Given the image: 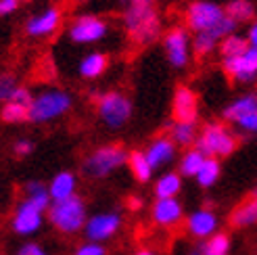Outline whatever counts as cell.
Listing matches in <instances>:
<instances>
[{"instance_id":"obj_4","label":"cell","mask_w":257,"mask_h":255,"mask_svg":"<svg viewBox=\"0 0 257 255\" xmlns=\"http://www.w3.org/2000/svg\"><path fill=\"white\" fill-rule=\"evenodd\" d=\"M100 121L111 130H119L132 117V103L121 92H92Z\"/></svg>"},{"instance_id":"obj_9","label":"cell","mask_w":257,"mask_h":255,"mask_svg":"<svg viewBox=\"0 0 257 255\" xmlns=\"http://www.w3.org/2000/svg\"><path fill=\"white\" fill-rule=\"evenodd\" d=\"M163 46H165V55H168V61H170L172 67L182 69L188 65L190 40H188V32L184 28H172V30L165 32Z\"/></svg>"},{"instance_id":"obj_36","label":"cell","mask_w":257,"mask_h":255,"mask_svg":"<svg viewBox=\"0 0 257 255\" xmlns=\"http://www.w3.org/2000/svg\"><path fill=\"white\" fill-rule=\"evenodd\" d=\"M240 130H245L249 134H257V111L255 113H249V115H245L242 119L236 121Z\"/></svg>"},{"instance_id":"obj_41","label":"cell","mask_w":257,"mask_h":255,"mask_svg":"<svg viewBox=\"0 0 257 255\" xmlns=\"http://www.w3.org/2000/svg\"><path fill=\"white\" fill-rule=\"evenodd\" d=\"M130 5H153V0H127Z\"/></svg>"},{"instance_id":"obj_31","label":"cell","mask_w":257,"mask_h":255,"mask_svg":"<svg viewBox=\"0 0 257 255\" xmlns=\"http://www.w3.org/2000/svg\"><path fill=\"white\" fill-rule=\"evenodd\" d=\"M247 48H249L247 38H240V36L232 34V36H228L226 40H222L220 53H222L224 59H232V57H238L242 53H247Z\"/></svg>"},{"instance_id":"obj_40","label":"cell","mask_w":257,"mask_h":255,"mask_svg":"<svg viewBox=\"0 0 257 255\" xmlns=\"http://www.w3.org/2000/svg\"><path fill=\"white\" fill-rule=\"evenodd\" d=\"M247 42H249V46L251 48H255L257 50V21L249 28V34H247Z\"/></svg>"},{"instance_id":"obj_44","label":"cell","mask_w":257,"mask_h":255,"mask_svg":"<svg viewBox=\"0 0 257 255\" xmlns=\"http://www.w3.org/2000/svg\"><path fill=\"white\" fill-rule=\"evenodd\" d=\"M186 255H203V251H201V247H199V249H192V251H188Z\"/></svg>"},{"instance_id":"obj_30","label":"cell","mask_w":257,"mask_h":255,"mask_svg":"<svg viewBox=\"0 0 257 255\" xmlns=\"http://www.w3.org/2000/svg\"><path fill=\"white\" fill-rule=\"evenodd\" d=\"M203 255H230V236L224 232H217L209 236L201 245Z\"/></svg>"},{"instance_id":"obj_32","label":"cell","mask_w":257,"mask_h":255,"mask_svg":"<svg viewBox=\"0 0 257 255\" xmlns=\"http://www.w3.org/2000/svg\"><path fill=\"white\" fill-rule=\"evenodd\" d=\"M28 115H30V109L23 107V105H17L9 100V103L3 105L0 109V119L5 123H21V121H28Z\"/></svg>"},{"instance_id":"obj_23","label":"cell","mask_w":257,"mask_h":255,"mask_svg":"<svg viewBox=\"0 0 257 255\" xmlns=\"http://www.w3.org/2000/svg\"><path fill=\"white\" fill-rule=\"evenodd\" d=\"M109 65V57L107 55H102V53H92V55H88L82 59L80 63V75L86 80H94L98 78V75L105 73Z\"/></svg>"},{"instance_id":"obj_19","label":"cell","mask_w":257,"mask_h":255,"mask_svg":"<svg viewBox=\"0 0 257 255\" xmlns=\"http://www.w3.org/2000/svg\"><path fill=\"white\" fill-rule=\"evenodd\" d=\"M257 111V92H249V94H242L238 96L236 100H232L224 111L222 115L226 121H238L242 119L245 115H249V113H255Z\"/></svg>"},{"instance_id":"obj_39","label":"cell","mask_w":257,"mask_h":255,"mask_svg":"<svg viewBox=\"0 0 257 255\" xmlns=\"http://www.w3.org/2000/svg\"><path fill=\"white\" fill-rule=\"evenodd\" d=\"M21 5V0H0V17H7L11 13H15Z\"/></svg>"},{"instance_id":"obj_37","label":"cell","mask_w":257,"mask_h":255,"mask_svg":"<svg viewBox=\"0 0 257 255\" xmlns=\"http://www.w3.org/2000/svg\"><path fill=\"white\" fill-rule=\"evenodd\" d=\"M13 151H15L17 157H28V155H32V153H34V143H32V140L21 138V140H17V143H15Z\"/></svg>"},{"instance_id":"obj_18","label":"cell","mask_w":257,"mask_h":255,"mask_svg":"<svg viewBox=\"0 0 257 255\" xmlns=\"http://www.w3.org/2000/svg\"><path fill=\"white\" fill-rule=\"evenodd\" d=\"M186 228H188V232L192 236H197V238L213 236L215 228H217V215L211 209H199V211L188 215Z\"/></svg>"},{"instance_id":"obj_11","label":"cell","mask_w":257,"mask_h":255,"mask_svg":"<svg viewBox=\"0 0 257 255\" xmlns=\"http://www.w3.org/2000/svg\"><path fill=\"white\" fill-rule=\"evenodd\" d=\"M105 34H107V23L94 15H82L75 19L69 28V38L75 44L98 42L105 38Z\"/></svg>"},{"instance_id":"obj_21","label":"cell","mask_w":257,"mask_h":255,"mask_svg":"<svg viewBox=\"0 0 257 255\" xmlns=\"http://www.w3.org/2000/svg\"><path fill=\"white\" fill-rule=\"evenodd\" d=\"M230 224L234 228H247V226L257 224V199L251 197L245 203H240V205L230 213Z\"/></svg>"},{"instance_id":"obj_5","label":"cell","mask_w":257,"mask_h":255,"mask_svg":"<svg viewBox=\"0 0 257 255\" xmlns=\"http://www.w3.org/2000/svg\"><path fill=\"white\" fill-rule=\"evenodd\" d=\"M73 98L65 90H46L42 94L34 96L32 105H30V115L28 121L34 123H46L53 121L71 109Z\"/></svg>"},{"instance_id":"obj_14","label":"cell","mask_w":257,"mask_h":255,"mask_svg":"<svg viewBox=\"0 0 257 255\" xmlns=\"http://www.w3.org/2000/svg\"><path fill=\"white\" fill-rule=\"evenodd\" d=\"M197 94L188 86H178L174 94V119L176 121H197Z\"/></svg>"},{"instance_id":"obj_29","label":"cell","mask_w":257,"mask_h":255,"mask_svg":"<svg viewBox=\"0 0 257 255\" xmlns=\"http://www.w3.org/2000/svg\"><path fill=\"white\" fill-rule=\"evenodd\" d=\"M25 199L32 201L34 205L42 207L44 211H48L50 201H53V199H50L48 188L42 182H28V186H25Z\"/></svg>"},{"instance_id":"obj_46","label":"cell","mask_w":257,"mask_h":255,"mask_svg":"<svg viewBox=\"0 0 257 255\" xmlns=\"http://www.w3.org/2000/svg\"><path fill=\"white\" fill-rule=\"evenodd\" d=\"M75 3H82V0H75Z\"/></svg>"},{"instance_id":"obj_3","label":"cell","mask_w":257,"mask_h":255,"mask_svg":"<svg viewBox=\"0 0 257 255\" xmlns=\"http://www.w3.org/2000/svg\"><path fill=\"white\" fill-rule=\"evenodd\" d=\"M123 163H127V151L121 145H105L92 151L82 161V172L88 178H107L115 170H119Z\"/></svg>"},{"instance_id":"obj_43","label":"cell","mask_w":257,"mask_h":255,"mask_svg":"<svg viewBox=\"0 0 257 255\" xmlns=\"http://www.w3.org/2000/svg\"><path fill=\"white\" fill-rule=\"evenodd\" d=\"M130 203H132L130 207H140V205H143V201H140V199H130Z\"/></svg>"},{"instance_id":"obj_6","label":"cell","mask_w":257,"mask_h":255,"mask_svg":"<svg viewBox=\"0 0 257 255\" xmlns=\"http://www.w3.org/2000/svg\"><path fill=\"white\" fill-rule=\"evenodd\" d=\"M236 145V136L224 123H207L201 130L195 149H199L205 157H228L234 153Z\"/></svg>"},{"instance_id":"obj_33","label":"cell","mask_w":257,"mask_h":255,"mask_svg":"<svg viewBox=\"0 0 257 255\" xmlns=\"http://www.w3.org/2000/svg\"><path fill=\"white\" fill-rule=\"evenodd\" d=\"M19 88L17 78L13 73H0V103H9Z\"/></svg>"},{"instance_id":"obj_45","label":"cell","mask_w":257,"mask_h":255,"mask_svg":"<svg viewBox=\"0 0 257 255\" xmlns=\"http://www.w3.org/2000/svg\"><path fill=\"white\" fill-rule=\"evenodd\" d=\"M251 197H255V199H257V182H255V186H253V193H251Z\"/></svg>"},{"instance_id":"obj_2","label":"cell","mask_w":257,"mask_h":255,"mask_svg":"<svg viewBox=\"0 0 257 255\" xmlns=\"http://www.w3.org/2000/svg\"><path fill=\"white\" fill-rule=\"evenodd\" d=\"M48 215V222L53 224L59 232L63 234H75L84 230L86 226V205H84V199L73 195L69 199H63V201H53L50 207L46 211Z\"/></svg>"},{"instance_id":"obj_13","label":"cell","mask_w":257,"mask_h":255,"mask_svg":"<svg viewBox=\"0 0 257 255\" xmlns=\"http://www.w3.org/2000/svg\"><path fill=\"white\" fill-rule=\"evenodd\" d=\"M119 226H121L119 213H113V211L96 213L86 222L84 234H86L88 240H92V243H100V240L111 238L115 232L119 230Z\"/></svg>"},{"instance_id":"obj_8","label":"cell","mask_w":257,"mask_h":255,"mask_svg":"<svg viewBox=\"0 0 257 255\" xmlns=\"http://www.w3.org/2000/svg\"><path fill=\"white\" fill-rule=\"evenodd\" d=\"M236 30V21H232L230 17H224L215 28L207 30V32H199L192 40V50L197 53V57H207L217 48V44H222V40H226L228 36H232Z\"/></svg>"},{"instance_id":"obj_22","label":"cell","mask_w":257,"mask_h":255,"mask_svg":"<svg viewBox=\"0 0 257 255\" xmlns=\"http://www.w3.org/2000/svg\"><path fill=\"white\" fill-rule=\"evenodd\" d=\"M170 138L178 147H190L197 143V121H174L170 128Z\"/></svg>"},{"instance_id":"obj_15","label":"cell","mask_w":257,"mask_h":255,"mask_svg":"<svg viewBox=\"0 0 257 255\" xmlns=\"http://www.w3.org/2000/svg\"><path fill=\"white\" fill-rule=\"evenodd\" d=\"M153 222L161 228H172L178 226L180 220H182V205H180L178 199H157V203L153 205Z\"/></svg>"},{"instance_id":"obj_17","label":"cell","mask_w":257,"mask_h":255,"mask_svg":"<svg viewBox=\"0 0 257 255\" xmlns=\"http://www.w3.org/2000/svg\"><path fill=\"white\" fill-rule=\"evenodd\" d=\"M145 153H147V157H149L151 168L157 170V168L168 165L170 161H174V157H176V143H174L170 136H159V138H155L149 145V149Z\"/></svg>"},{"instance_id":"obj_16","label":"cell","mask_w":257,"mask_h":255,"mask_svg":"<svg viewBox=\"0 0 257 255\" xmlns=\"http://www.w3.org/2000/svg\"><path fill=\"white\" fill-rule=\"evenodd\" d=\"M61 23V11L59 9H46L40 15H34L28 23H25V32L32 38H44L57 32Z\"/></svg>"},{"instance_id":"obj_12","label":"cell","mask_w":257,"mask_h":255,"mask_svg":"<svg viewBox=\"0 0 257 255\" xmlns=\"http://www.w3.org/2000/svg\"><path fill=\"white\" fill-rule=\"evenodd\" d=\"M224 71L234 82H240V84L253 82L257 78V50L249 46L247 53L232 59H224Z\"/></svg>"},{"instance_id":"obj_27","label":"cell","mask_w":257,"mask_h":255,"mask_svg":"<svg viewBox=\"0 0 257 255\" xmlns=\"http://www.w3.org/2000/svg\"><path fill=\"white\" fill-rule=\"evenodd\" d=\"M205 159H207V157H205L199 149L186 151L184 157H182V161H180V176H188V178L195 176V178H197V174L201 172Z\"/></svg>"},{"instance_id":"obj_20","label":"cell","mask_w":257,"mask_h":255,"mask_svg":"<svg viewBox=\"0 0 257 255\" xmlns=\"http://www.w3.org/2000/svg\"><path fill=\"white\" fill-rule=\"evenodd\" d=\"M75 186H78V178L71 172H61L57 174L48 184V193L53 201H63L75 195Z\"/></svg>"},{"instance_id":"obj_24","label":"cell","mask_w":257,"mask_h":255,"mask_svg":"<svg viewBox=\"0 0 257 255\" xmlns=\"http://www.w3.org/2000/svg\"><path fill=\"white\" fill-rule=\"evenodd\" d=\"M180 188H182V176L176 172L163 174L155 182V197L157 199H176Z\"/></svg>"},{"instance_id":"obj_42","label":"cell","mask_w":257,"mask_h":255,"mask_svg":"<svg viewBox=\"0 0 257 255\" xmlns=\"http://www.w3.org/2000/svg\"><path fill=\"white\" fill-rule=\"evenodd\" d=\"M134 255H157L155 251H151V249H140V251H136Z\"/></svg>"},{"instance_id":"obj_28","label":"cell","mask_w":257,"mask_h":255,"mask_svg":"<svg viewBox=\"0 0 257 255\" xmlns=\"http://www.w3.org/2000/svg\"><path fill=\"white\" fill-rule=\"evenodd\" d=\"M220 174H222L220 161H217L215 157H207V159H205V163H203L201 172L197 174V182H199V186H203V188H209V186H213V184L217 182Z\"/></svg>"},{"instance_id":"obj_10","label":"cell","mask_w":257,"mask_h":255,"mask_svg":"<svg viewBox=\"0 0 257 255\" xmlns=\"http://www.w3.org/2000/svg\"><path fill=\"white\" fill-rule=\"evenodd\" d=\"M44 209L34 205L32 201L23 199L15 213H13V230L21 236H28V234H34L36 230H40V226L44 222Z\"/></svg>"},{"instance_id":"obj_34","label":"cell","mask_w":257,"mask_h":255,"mask_svg":"<svg viewBox=\"0 0 257 255\" xmlns=\"http://www.w3.org/2000/svg\"><path fill=\"white\" fill-rule=\"evenodd\" d=\"M105 247L98 245V243H92V240H86L84 245H80L78 249H75L73 255H105Z\"/></svg>"},{"instance_id":"obj_26","label":"cell","mask_w":257,"mask_h":255,"mask_svg":"<svg viewBox=\"0 0 257 255\" xmlns=\"http://www.w3.org/2000/svg\"><path fill=\"white\" fill-rule=\"evenodd\" d=\"M224 11H226V17H230L236 23H245L255 17V7L249 0H230Z\"/></svg>"},{"instance_id":"obj_25","label":"cell","mask_w":257,"mask_h":255,"mask_svg":"<svg viewBox=\"0 0 257 255\" xmlns=\"http://www.w3.org/2000/svg\"><path fill=\"white\" fill-rule=\"evenodd\" d=\"M127 165L132 170V176L136 178L138 182H149L151 176H153V168L149 163V157L145 151H132L127 155Z\"/></svg>"},{"instance_id":"obj_35","label":"cell","mask_w":257,"mask_h":255,"mask_svg":"<svg viewBox=\"0 0 257 255\" xmlns=\"http://www.w3.org/2000/svg\"><path fill=\"white\" fill-rule=\"evenodd\" d=\"M13 103H17V105H23V107H28L30 109V105H32V100H34V96H32V92L28 90L25 86H19L17 90H15V94H13Z\"/></svg>"},{"instance_id":"obj_1","label":"cell","mask_w":257,"mask_h":255,"mask_svg":"<svg viewBox=\"0 0 257 255\" xmlns=\"http://www.w3.org/2000/svg\"><path fill=\"white\" fill-rule=\"evenodd\" d=\"M123 28L138 46L155 42L161 34V17L153 5H130L123 13Z\"/></svg>"},{"instance_id":"obj_7","label":"cell","mask_w":257,"mask_h":255,"mask_svg":"<svg viewBox=\"0 0 257 255\" xmlns=\"http://www.w3.org/2000/svg\"><path fill=\"white\" fill-rule=\"evenodd\" d=\"M224 17H226V11L213 3H207V0H197V3H192L186 9V23L197 34L215 28Z\"/></svg>"},{"instance_id":"obj_38","label":"cell","mask_w":257,"mask_h":255,"mask_svg":"<svg viewBox=\"0 0 257 255\" xmlns=\"http://www.w3.org/2000/svg\"><path fill=\"white\" fill-rule=\"evenodd\" d=\"M17 255H48V253L44 251V247H40L38 243H25V245L19 247Z\"/></svg>"}]
</instances>
